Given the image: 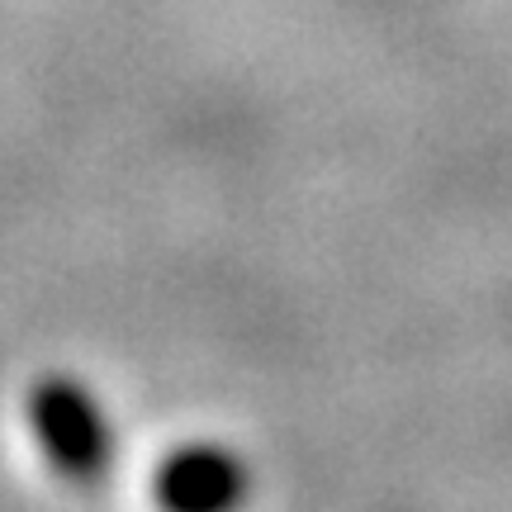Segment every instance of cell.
I'll return each instance as SVG.
<instances>
[{
    "mask_svg": "<svg viewBox=\"0 0 512 512\" xmlns=\"http://www.w3.org/2000/svg\"><path fill=\"white\" fill-rule=\"evenodd\" d=\"M29 432L43 460L72 484H105L114 470V422L76 375H38L29 384Z\"/></svg>",
    "mask_w": 512,
    "mask_h": 512,
    "instance_id": "obj_1",
    "label": "cell"
},
{
    "mask_svg": "<svg viewBox=\"0 0 512 512\" xmlns=\"http://www.w3.org/2000/svg\"><path fill=\"white\" fill-rule=\"evenodd\" d=\"M157 503L181 512H219L242 503L247 494V465H242L228 446H181L157 465Z\"/></svg>",
    "mask_w": 512,
    "mask_h": 512,
    "instance_id": "obj_2",
    "label": "cell"
}]
</instances>
